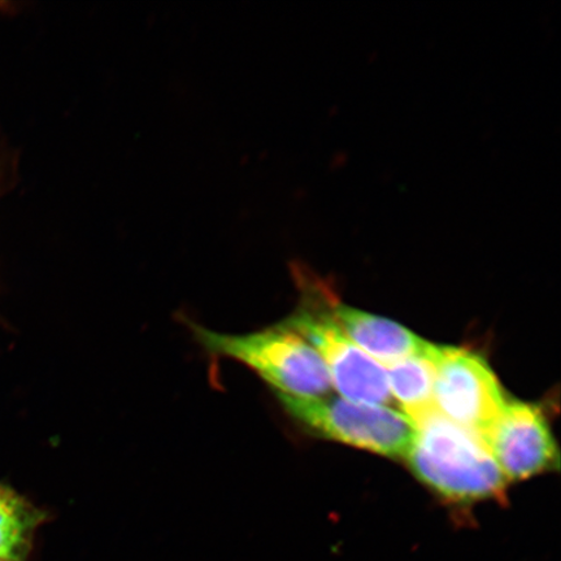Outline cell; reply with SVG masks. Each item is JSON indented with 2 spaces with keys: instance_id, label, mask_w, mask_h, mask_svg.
I'll return each mask as SVG.
<instances>
[{
  "instance_id": "cell-7",
  "label": "cell",
  "mask_w": 561,
  "mask_h": 561,
  "mask_svg": "<svg viewBox=\"0 0 561 561\" xmlns=\"http://www.w3.org/2000/svg\"><path fill=\"white\" fill-rule=\"evenodd\" d=\"M336 324L351 341L383 368L407 357L424 355L431 342L420 339L409 329L381 316L371 314L339 301H332Z\"/></svg>"
},
{
  "instance_id": "cell-1",
  "label": "cell",
  "mask_w": 561,
  "mask_h": 561,
  "mask_svg": "<svg viewBox=\"0 0 561 561\" xmlns=\"http://www.w3.org/2000/svg\"><path fill=\"white\" fill-rule=\"evenodd\" d=\"M405 460L421 482L448 502L495 500L507 486L485 442L439 412L416 427Z\"/></svg>"
},
{
  "instance_id": "cell-5",
  "label": "cell",
  "mask_w": 561,
  "mask_h": 561,
  "mask_svg": "<svg viewBox=\"0 0 561 561\" xmlns=\"http://www.w3.org/2000/svg\"><path fill=\"white\" fill-rule=\"evenodd\" d=\"M434 366L437 412L486 444L508 398L485 357L471 350L437 345Z\"/></svg>"
},
{
  "instance_id": "cell-9",
  "label": "cell",
  "mask_w": 561,
  "mask_h": 561,
  "mask_svg": "<svg viewBox=\"0 0 561 561\" xmlns=\"http://www.w3.org/2000/svg\"><path fill=\"white\" fill-rule=\"evenodd\" d=\"M44 514L10 489L0 486V560L24 561Z\"/></svg>"
},
{
  "instance_id": "cell-10",
  "label": "cell",
  "mask_w": 561,
  "mask_h": 561,
  "mask_svg": "<svg viewBox=\"0 0 561 561\" xmlns=\"http://www.w3.org/2000/svg\"><path fill=\"white\" fill-rule=\"evenodd\" d=\"M0 561H2V560H0Z\"/></svg>"
},
{
  "instance_id": "cell-6",
  "label": "cell",
  "mask_w": 561,
  "mask_h": 561,
  "mask_svg": "<svg viewBox=\"0 0 561 561\" xmlns=\"http://www.w3.org/2000/svg\"><path fill=\"white\" fill-rule=\"evenodd\" d=\"M486 446L508 481L559 468V450L541 407L507 399Z\"/></svg>"
},
{
  "instance_id": "cell-3",
  "label": "cell",
  "mask_w": 561,
  "mask_h": 561,
  "mask_svg": "<svg viewBox=\"0 0 561 561\" xmlns=\"http://www.w3.org/2000/svg\"><path fill=\"white\" fill-rule=\"evenodd\" d=\"M299 273L300 304L285 320L324 362L332 386L348 401L385 405L391 402L386 369L355 345L336 324L332 297L318 280Z\"/></svg>"
},
{
  "instance_id": "cell-4",
  "label": "cell",
  "mask_w": 561,
  "mask_h": 561,
  "mask_svg": "<svg viewBox=\"0 0 561 561\" xmlns=\"http://www.w3.org/2000/svg\"><path fill=\"white\" fill-rule=\"evenodd\" d=\"M278 399L285 411L314 436L386 458L405 459L416 436L415 425L390 407L332 396Z\"/></svg>"
},
{
  "instance_id": "cell-8",
  "label": "cell",
  "mask_w": 561,
  "mask_h": 561,
  "mask_svg": "<svg viewBox=\"0 0 561 561\" xmlns=\"http://www.w3.org/2000/svg\"><path fill=\"white\" fill-rule=\"evenodd\" d=\"M437 345H433L424 355L407 357V359L386 367L391 398L401 405L403 415L417 427L434 412V380H436Z\"/></svg>"
},
{
  "instance_id": "cell-2",
  "label": "cell",
  "mask_w": 561,
  "mask_h": 561,
  "mask_svg": "<svg viewBox=\"0 0 561 561\" xmlns=\"http://www.w3.org/2000/svg\"><path fill=\"white\" fill-rule=\"evenodd\" d=\"M188 327L207 354L255 371L277 397L320 398L333 388L320 355L285 321L249 334L217 333L193 322Z\"/></svg>"
}]
</instances>
